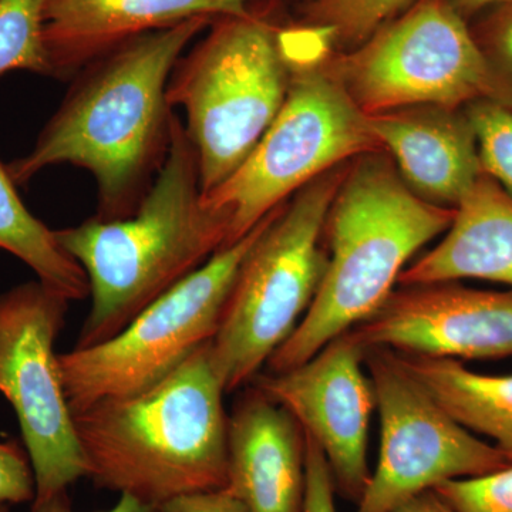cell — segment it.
<instances>
[{"label":"cell","mask_w":512,"mask_h":512,"mask_svg":"<svg viewBox=\"0 0 512 512\" xmlns=\"http://www.w3.org/2000/svg\"><path fill=\"white\" fill-rule=\"evenodd\" d=\"M212 20L194 18L154 30L84 66L32 150L8 165L15 184H28L53 165H74L96 180L94 218L131 217L167 156L174 117L168 80Z\"/></svg>","instance_id":"6da1fadb"},{"label":"cell","mask_w":512,"mask_h":512,"mask_svg":"<svg viewBox=\"0 0 512 512\" xmlns=\"http://www.w3.org/2000/svg\"><path fill=\"white\" fill-rule=\"evenodd\" d=\"M225 393L208 342L143 392L73 413L87 478L158 508L183 495L224 490Z\"/></svg>","instance_id":"7a4b0ae2"},{"label":"cell","mask_w":512,"mask_h":512,"mask_svg":"<svg viewBox=\"0 0 512 512\" xmlns=\"http://www.w3.org/2000/svg\"><path fill=\"white\" fill-rule=\"evenodd\" d=\"M82 266L92 309L74 348L106 342L138 313L227 247V225L202 202L197 151L184 124L171 121L167 156L131 217L57 229Z\"/></svg>","instance_id":"3957f363"},{"label":"cell","mask_w":512,"mask_h":512,"mask_svg":"<svg viewBox=\"0 0 512 512\" xmlns=\"http://www.w3.org/2000/svg\"><path fill=\"white\" fill-rule=\"evenodd\" d=\"M456 208L417 197L383 151L349 165L325 224L329 255L308 312L268 362L269 373L302 365L375 315L410 259L446 232Z\"/></svg>","instance_id":"277c9868"},{"label":"cell","mask_w":512,"mask_h":512,"mask_svg":"<svg viewBox=\"0 0 512 512\" xmlns=\"http://www.w3.org/2000/svg\"><path fill=\"white\" fill-rule=\"evenodd\" d=\"M284 39L292 67L284 106L247 160L202 194L227 225L225 248L320 175L383 151L366 114L330 72L329 46L306 28H286Z\"/></svg>","instance_id":"5b68a950"},{"label":"cell","mask_w":512,"mask_h":512,"mask_svg":"<svg viewBox=\"0 0 512 512\" xmlns=\"http://www.w3.org/2000/svg\"><path fill=\"white\" fill-rule=\"evenodd\" d=\"M258 3L247 15L212 20L168 80V104L184 110L185 131L197 151L202 194L247 160L288 94L292 67L285 28Z\"/></svg>","instance_id":"8992f818"},{"label":"cell","mask_w":512,"mask_h":512,"mask_svg":"<svg viewBox=\"0 0 512 512\" xmlns=\"http://www.w3.org/2000/svg\"><path fill=\"white\" fill-rule=\"evenodd\" d=\"M348 168H332L296 192L245 256L211 342L227 393L261 375L312 305L328 266L326 218Z\"/></svg>","instance_id":"52a82bcc"},{"label":"cell","mask_w":512,"mask_h":512,"mask_svg":"<svg viewBox=\"0 0 512 512\" xmlns=\"http://www.w3.org/2000/svg\"><path fill=\"white\" fill-rule=\"evenodd\" d=\"M285 204L234 245L212 255L113 338L59 353L60 375L72 413L99 400L143 392L212 342L245 256Z\"/></svg>","instance_id":"ba28073f"},{"label":"cell","mask_w":512,"mask_h":512,"mask_svg":"<svg viewBox=\"0 0 512 512\" xmlns=\"http://www.w3.org/2000/svg\"><path fill=\"white\" fill-rule=\"evenodd\" d=\"M326 64L366 116L497 100L493 74L467 20L446 0H416L362 45L326 56Z\"/></svg>","instance_id":"9c48e42d"},{"label":"cell","mask_w":512,"mask_h":512,"mask_svg":"<svg viewBox=\"0 0 512 512\" xmlns=\"http://www.w3.org/2000/svg\"><path fill=\"white\" fill-rule=\"evenodd\" d=\"M69 303L37 278L0 295V393L18 417L35 500L69 491L87 477L55 350Z\"/></svg>","instance_id":"30bf717a"},{"label":"cell","mask_w":512,"mask_h":512,"mask_svg":"<svg viewBox=\"0 0 512 512\" xmlns=\"http://www.w3.org/2000/svg\"><path fill=\"white\" fill-rule=\"evenodd\" d=\"M380 417V450L356 512H393L440 484L484 476L512 458L458 423L387 349L365 353Z\"/></svg>","instance_id":"8fae6325"},{"label":"cell","mask_w":512,"mask_h":512,"mask_svg":"<svg viewBox=\"0 0 512 512\" xmlns=\"http://www.w3.org/2000/svg\"><path fill=\"white\" fill-rule=\"evenodd\" d=\"M366 350L349 332L285 372L259 375L254 387L284 407L328 461L335 487L359 503L370 473L369 426L376 410Z\"/></svg>","instance_id":"7c38bea8"},{"label":"cell","mask_w":512,"mask_h":512,"mask_svg":"<svg viewBox=\"0 0 512 512\" xmlns=\"http://www.w3.org/2000/svg\"><path fill=\"white\" fill-rule=\"evenodd\" d=\"M349 333L365 350L454 360L510 357L512 291L458 282L402 285Z\"/></svg>","instance_id":"4fadbf2b"},{"label":"cell","mask_w":512,"mask_h":512,"mask_svg":"<svg viewBox=\"0 0 512 512\" xmlns=\"http://www.w3.org/2000/svg\"><path fill=\"white\" fill-rule=\"evenodd\" d=\"M259 0H47L43 45L49 76H76L138 36L194 18L247 15Z\"/></svg>","instance_id":"5bb4252c"},{"label":"cell","mask_w":512,"mask_h":512,"mask_svg":"<svg viewBox=\"0 0 512 512\" xmlns=\"http://www.w3.org/2000/svg\"><path fill=\"white\" fill-rule=\"evenodd\" d=\"M305 458L298 421L252 386L229 414L224 490L249 512H303Z\"/></svg>","instance_id":"9a60e30c"},{"label":"cell","mask_w":512,"mask_h":512,"mask_svg":"<svg viewBox=\"0 0 512 512\" xmlns=\"http://www.w3.org/2000/svg\"><path fill=\"white\" fill-rule=\"evenodd\" d=\"M380 147L421 200L456 208L483 175L464 109L413 106L367 116Z\"/></svg>","instance_id":"2e32d148"},{"label":"cell","mask_w":512,"mask_h":512,"mask_svg":"<svg viewBox=\"0 0 512 512\" xmlns=\"http://www.w3.org/2000/svg\"><path fill=\"white\" fill-rule=\"evenodd\" d=\"M463 279L512 288V198L485 174L457 205L444 238L404 269L399 284Z\"/></svg>","instance_id":"e0dca14e"},{"label":"cell","mask_w":512,"mask_h":512,"mask_svg":"<svg viewBox=\"0 0 512 512\" xmlns=\"http://www.w3.org/2000/svg\"><path fill=\"white\" fill-rule=\"evenodd\" d=\"M396 356L458 423L512 458V375H483L454 359Z\"/></svg>","instance_id":"ac0fdd59"},{"label":"cell","mask_w":512,"mask_h":512,"mask_svg":"<svg viewBox=\"0 0 512 512\" xmlns=\"http://www.w3.org/2000/svg\"><path fill=\"white\" fill-rule=\"evenodd\" d=\"M0 251L29 266L39 281L52 286L70 302L89 296V281L56 237L20 200L8 167L0 163Z\"/></svg>","instance_id":"d6986e66"},{"label":"cell","mask_w":512,"mask_h":512,"mask_svg":"<svg viewBox=\"0 0 512 512\" xmlns=\"http://www.w3.org/2000/svg\"><path fill=\"white\" fill-rule=\"evenodd\" d=\"M416 0H312L303 9L306 26L318 30L330 47L355 49L397 18Z\"/></svg>","instance_id":"ffe728a7"},{"label":"cell","mask_w":512,"mask_h":512,"mask_svg":"<svg viewBox=\"0 0 512 512\" xmlns=\"http://www.w3.org/2000/svg\"><path fill=\"white\" fill-rule=\"evenodd\" d=\"M47 0H0V76L13 70L49 76L43 45Z\"/></svg>","instance_id":"44dd1931"},{"label":"cell","mask_w":512,"mask_h":512,"mask_svg":"<svg viewBox=\"0 0 512 512\" xmlns=\"http://www.w3.org/2000/svg\"><path fill=\"white\" fill-rule=\"evenodd\" d=\"M463 109L476 134L483 173L512 198V107L480 99Z\"/></svg>","instance_id":"7402d4cb"},{"label":"cell","mask_w":512,"mask_h":512,"mask_svg":"<svg viewBox=\"0 0 512 512\" xmlns=\"http://www.w3.org/2000/svg\"><path fill=\"white\" fill-rule=\"evenodd\" d=\"M434 491L457 512H512V463L484 476L446 481Z\"/></svg>","instance_id":"603a6c76"},{"label":"cell","mask_w":512,"mask_h":512,"mask_svg":"<svg viewBox=\"0 0 512 512\" xmlns=\"http://www.w3.org/2000/svg\"><path fill=\"white\" fill-rule=\"evenodd\" d=\"M473 36L493 74L495 101L512 107V0L494 6Z\"/></svg>","instance_id":"cb8c5ba5"},{"label":"cell","mask_w":512,"mask_h":512,"mask_svg":"<svg viewBox=\"0 0 512 512\" xmlns=\"http://www.w3.org/2000/svg\"><path fill=\"white\" fill-rule=\"evenodd\" d=\"M35 497V474L28 451L16 441H0V504H32Z\"/></svg>","instance_id":"d4e9b609"},{"label":"cell","mask_w":512,"mask_h":512,"mask_svg":"<svg viewBox=\"0 0 512 512\" xmlns=\"http://www.w3.org/2000/svg\"><path fill=\"white\" fill-rule=\"evenodd\" d=\"M306 483L303 512H336L335 481L328 461L315 441L305 436Z\"/></svg>","instance_id":"484cf974"},{"label":"cell","mask_w":512,"mask_h":512,"mask_svg":"<svg viewBox=\"0 0 512 512\" xmlns=\"http://www.w3.org/2000/svg\"><path fill=\"white\" fill-rule=\"evenodd\" d=\"M161 512H249L227 490L205 491L174 498L160 507Z\"/></svg>","instance_id":"4316f807"},{"label":"cell","mask_w":512,"mask_h":512,"mask_svg":"<svg viewBox=\"0 0 512 512\" xmlns=\"http://www.w3.org/2000/svg\"><path fill=\"white\" fill-rule=\"evenodd\" d=\"M30 512H76L73 510L72 500L69 497V491L53 495L46 500H35L32 503ZM99 512H161L160 508L154 505L141 503L136 498L128 495H120L114 507L106 511Z\"/></svg>","instance_id":"83f0119b"},{"label":"cell","mask_w":512,"mask_h":512,"mask_svg":"<svg viewBox=\"0 0 512 512\" xmlns=\"http://www.w3.org/2000/svg\"><path fill=\"white\" fill-rule=\"evenodd\" d=\"M393 512H457L434 490L410 498Z\"/></svg>","instance_id":"f1b7e54d"},{"label":"cell","mask_w":512,"mask_h":512,"mask_svg":"<svg viewBox=\"0 0 512 512\" xmlns=\"http://www.w3.org/2000/svg\"><path fill=\"white\" fill-rule=\"evenodd\" d=\"M458 15L463 19L471 18L477 15L481 10L494 8V6L503 5V3L511 2V0H446Z\"/></svg>","instance_id":"f546056e"},{"label":"cell","mask_w":512,"mask_h":512,"mask_svg":"<svg viewBox=\"0 0 512 512\" xmlns=\"http://www.w3.org/2000/svg\"><path fill=\"white\" fill-rule=\"evenodd\" d=\"M0 512H10V505L0 504Z\"/></svg>","instance_id":"4dcf8cb0"},{"label":"cell","mask_w":512,"mask_h":512,"mask_svg":"<svg viewBox=\"0 0 512 512\" xmlns=\"http://www.w3.org/2000/svg\"><path fill=\"white\" fill-rule=\"evenodd\" d=\"M296 2H302V3H309V2H312V0H296Z\"/></svg>","instance_id":"1f68e13d"}]
</instances>
